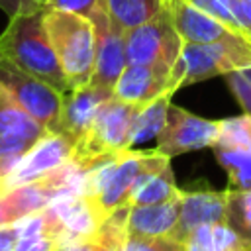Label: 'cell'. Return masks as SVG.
Returning <instances> with one entry per match:
<instances>
[{
    "mask_svg": "<svg viewBox=\"0 0 251 251\" xmlns=\"http://www.w3.org/2000/svg\"><path fill=\"white\" fill-rule=\"evenodd\" d=\"M112 96V92L96 86L86 84L78 88H71L63 94L61 100V114H59V126L57 131L67 133L75 139V143L88 131L90 124L94 122V116L98 108Z\"/></svg>",
    "mask_w": 251,
    "mask_h": 251,
    "instance_id": "14",
    "label": "cell"
},
{
    "mask_svg": "<svg viewBox=\"0 0 251 251\" xmlns=\"http://www.w3.org/2000/svg\"><path fill=\"white\" fill-rule=\"evenodd\" d=\"M180 47H182V39L175 29L167 4L151 20L126 31L127 63L165 65L173 69L175 61L180 55Z\"/></svg>",
    "mask_w": 251,
    "mask_h": 251,
    "instance_id": "6",
    "label": "cell"
},
{
    "mask_svg": "<svg viewBox=\"0 0 251 251\" xmlns=\"http://www.w3.org/2000/svg\"><path fill=\"white\" fill-rule=\"evenodd\" d=\"M226 218V190L212 188H180L178 222L169 235L180 243L188 231L204 224H218Z\"/></svg>",
    "mask_w": 251,
    "mask_h": 251,
    "instance_id": "13",
    "label": "cell"
},
{
    "mask_svg": "<svg viewBox=\"0 0 251 251\" xmlns=\"http://www.w3.org/2000/svg\"><path fill=\"white\" fill-rule=\"evenodd\" d=\"M43 16L45 4L37 0H31L14 12L0 33V55L65 94L71 90V84L51 47Z\"/></svg>",
    "mask_w": 251,
    "mask_h": 251,
    "instance_id": "1",
    "label": "cell"
},
{
    "mask_svg": "<svg viewBox=\"0 0 251 251\" xmlns=\"http://www.w3.org/2000/svg\"><path fill=\"white\" fill-rule=\"evenodd\" d=\"M57 251H98V245L94 239H86V241H78V243H71V245H65Z\"/></svg>",
    "mask_w": 251,
    "mask_h": 251,
    "instance_id": "28",
    "label": "cell"
},
{
    "mask_svg": "<svg viewBox=\"0 0 251 251\" xmlns=\"http://www.w3.org/2000/svg\"><path fill=\"white\" fill-rule=\"evenodd\" d=\"M43 24L71 88L90 84L96 57V31L92 20L88 16L45 6Z\"/></svg>",
    "mask_w": 251,
    "mask_h": 251,
    "instance_id": "2",
    "label": "cell"
},
{
    "mask_svg": "<svg viewBox=\"0 0 251 251\" xmlns=\"http://www.w3.org/2000/svg\"><path fill=\"white\" fill-rule=\"evenodd\" d=\"M27 2H31V0H0V8L8 14V18L14 14V12H18L24 4H27Z\"/></svg>",
    "mask_w": 251,
    "mask_h": 251,
    "instance_id": "29",
    "label": "cell"
},
{
    "mask_svg": "<svg viewBox=\"0 0 251 251\" xmlns=\"http://www.w3.org/2000/svg\"><path fill=\"white\" fill-rule=\"evenodd\" d=\"M206 14L218 18L229 29L251 41V16L241 0H188Z\"/></svg>",
    "mask_w": 251,
    "mask_h": 251,
    "instance_id": "20",
    "label": "cell"
},
{
    "mask_svg": "<svg viewBox=\"0 0 251 251\" xmlns=\"http://www.w3.org/2000/svg\"><path fill=\"white\" fill-rule=\"evenodd\" d=\"M226 82L239 102L241 110L251 116V67L249 69H239L233 73L226 75Z\"/></svg>",
    "mask_w": 251,
    "mask_h": 251,
    "instance_id": "24",
    "label": "cell"
},
{
    "mask_svg": "<svg viewBox=\"0 0 251 251\" xmlns=\"http://www.w3.org/2000/svg\"><path fill=\"white\" fill-rule=\"evenodd\" d=\"M251 67V43L243 39L186 43L182 41L180 55L171 69V88L176 92L182 86L202 82L214 76Z\"/></svg>",
    "mask_w": 251,
    "mask_h": 251,
    "instance_id": "3",
    "label": "cell"
},
{
    "mask_svg": "<svg viewBox=\"0 0 251 251\" xmlns=\"http://www.w3.org/2000/svg\"><path fill=\"white\" fill-rule=\"evenodd\" d=\"M180 194L159 204H129L127 237L157 239L169 237L178 222Z\"/></svg>",
    "mask_w": 251,
    "mask_h": 251,
    "instance_id": "15",
    "label": "cell"
},
{
    "mask_svg": "<svg viewBox=\"0 0 251 251\" xmlns=\"http://www.w3.org/2000/svg\"><path fill=\"white\" fill-rule=\"evenodd\" d=\"M75 153V139L63 131H45L16 163V167L0 178L4 190L14 186L31 182L59 169L67 161H71Z\"/></svg>",
    "mask_w": 251,
    "mask_h": 251,
    "instance_id": "8",
    "label": "cell"
},
{
    "mask_svg": "<svg viewBox=\"0 0 251 251\" xmlns=\"http://www.w3.org/2000/svg\"><path fill=\"white\" fill-rule=\"evenodd\" d=\"M224 222L251 245V190L226 188V218Z\"/></svg>",
    "mask_w": 251,
    "mask_h": 251,
    "instance_id": "22",
    "label": "cell"
},
{
    "mask_svg": "<svg viewBox=\"0 0 251 251\" xmlns=\"http://www.w3.org/2000/svg\"><path fill=\"white\" fill-rule=\"evenodd\" d=\"M4 192H6V190H4V188H2V184H0V196H2Z\"/></svg>",
    "mask_w": 251,
    "mask_h": 251,
    "instance_id": "31",
    "label": "cell"
},
{
    "mask_svg": "<svg viewBox=\"0 0 251 251\" xmlns=\"http://www.w3.org/2000/svg\"><path fill=\"white\" fill-rule=\"evenodd\" d=\"M167 8L171 12L175 29L178 31L180 39L186 43H214V41H235V39L247 41L245 37L229 29L226 24H222L218 18L206 14L188 0H167Z\"/></svg>",
    "mask_w": 251,
    "mask_h": 251,
    "instance_id": "11",
    "label": "cell"
},
{
    "mask_svg": "<svg viewBox=\"0 0 251 251\" xmlns=\"http://www.w3.org/2000/svg\"><path fill=\"white\" fill-rule=\"evenodd\" d=\"M37 2H41V4H45V2H47V0H37Z\"/></svg>",
    "mask_w": 251,
    "mask_h": 251,
    "instance_id": "32",
    "label": "cell"
},
{
    "mask_svg": "<svg viewBox=\"0 0 251 251\" xmlns=\"http://www.w3.org/2000/svg\"><path fill=\"white\" fill-rule=\"evenodd\" d=\"M96 31V57H94V73L92 84L112 92L114 84L127 65L126 57V31L110 20V16L102 10L100 4L88 14Z\"/></svg>",
    "mask_w": 251,
    "mask_h": 251,
    "instance_id": "9",
    "label": "cell"
},
{
    "mask_svg": "<svg viewBox=\"0 0 251 251\" xmlns=\"http://www.w3.org/2000/svg\"><path fill=\"white\" fill-rule=\"evenodd\" d=\"M180 245L182 251H251V245H247L226 222L194 227Z\"/></svg>",
    "mask_w": 251,
    "mask_h": 251,
    "instance_id": "17",
    "label": "cell"
},
{
    "mask_svg": "<svg viewBox=\"0 0 251 251\" xmlns=\"http://www.w3.org/2000/svg\"><path fill=\"white\" fill-rule=\"evenodd\" d=\"M243 4H245V8H247V12H249V16H251V0H241Z\"/></svg>",
    "mask_w": 251,
    "mask_h": 251,
    "instance_id": "30",
    "label": "cell"
},
{
    "mask_svg": "<svg viewBox=\"0 0 251 251\" xmlns=\"http://www.w3.org/2000/svg\"><path fill=\"white\" fill-rule=\"evenodd\" d=\"M165 92L175 94L171 88V67L127 63L114 84L112 96L127 104L143 106Z\"/></svg>",
    "mask_w": 251,
    "mask_h": 251,
    "instance_id": "10",
    "label": "cell"
},
{
    "mask_svg": "<svg viewBox=\"0 0 251 251\" xmlns=\"http://www.w3.org/2000/svg\"><path fill=\"white\" fill-rule=\"evenodd\" d=\"M45 131L0 84V157L24 155Z\"/></svg>",
    "mask_w": 251,
    "mask_h": 251,
    "instance_id": "12",
    "label": "cell"
},
{
    "mask_svg": "<svg viewBox=\"0 0 251 251\" xmlns=\"http://www.w3.org/2000/svg\"><path fill=\"white\" fill-rule=\"evenodd\" d=\"M14 251H57V241L49 235L20 237L14 245Z\"/></svg>",
    "mask_w": 251,
    "mask_h": 251,
    "instance_id": "25",
    "label": "cell"
},
{
    "mask_svg": "<svg viewBox=\"0 0 251 251\" xmlns=\"http://www.w3.org/2000/svg\"><path fill=\"white\" fill-rule=\"evenodd\" d=\"M218 163L227 173V188L251 190V149L212 147Z\"/></svg>",
    "mask_w": 251,
    "mask_h": 251,
    "instance_id": "21",
    "label": "cell"
},
{
    "mask_svg": "<svg viewBox=\"0 0 251 251\" xmlns=\"http://www.w3.org/2000/svg\"><path fill=\"white\" fill-rule=\"evenodd\" d=\"M98 4L114 24L127 31L157 16L167 0H98Z\"/></svg>",
    "mask_w": 251,
    "mask_h": 251,
    "instance_id": "18",
    "label": "cell"
},
{
    "mask_svg": "<svg viewBox=\"0 0 251 251\" xmlns=\"http://www.w3.org/2000/svg\"><path fill=\"white\" fill-rule=\"evenodd\" d=\"M220 135V120L196 116L171 102L167 122L157 135V151L167 157H178L188 151L214 147Z\"/></svg>",
    "mask_w": 251,
    "mask_h": 251,
    "instance_id": "7",
    "label": "cell"
},
{
    "mask_svg": "<svg viewBox=\"0 0 251 251\" xmlns=\"http://www.w3.org/2000/svg\"><path fill=\"white\" fill-rule=\"evenodd\" d=\"M0 84L47 131H57L63 94L0 55Z\"/></svg>",
    "mask_w": 251,
    "mask_h": 251,
    "instance_id": "5",
    "label": "cell"
},
{
    "mask_svg": "<svg viewBox=\"0 0 251 251\" xmlns=\"http://www.w3.org/2000/svg\"><path fill=\"white\" fill-rule=\"evenodd\" d=\"M216 145L233 147V149H251V116L243 112L241 116L220 120V135Z\"/></svg>",
    "mask_w": 251,
    "mask_h": 251,
    "instance_id": "23",
    "label": "cell"
},
{
    "mask_svg": "<svg viewBox=\"0 0 251 251\" xmlns=\"http://www.w3.org/2000/svg\"><path fill=\"white\" fill-rule=\"evenodd\" d=\"M171 98H173V94L165 92V94L153 98L151 102L139 106V110L133 118V124H131L129 149L137 143L155 139L161 133V129L167 122V112H169V106H171Z\"/></svg>",
    "mask_w": 251,
    "mask_h": 251,
    "instance_id": "19",
    "label": "cell"
},
{
    "mask_svg": "<svg viewBox=\"0 0 251 251\" xmlns=\"http://www.w3.org/2000/svg\"><path fill=\"white\" fill-rule=\"evenodd\" d=\"M98 0H47L45 6L53 10H63V12H73L80 16H88L96 8Z\"/></svg>",
    "mask_w": 251,
    "mask_h": 251,
    "instance_id": "26",
    "label": "cell"
},
{
    "mask_svg": "<svg viewBox=\"0 0 251 251\" xmlns=\"http://www.w3.org/2000/svg\"><path fill=\"white\" fill-rule=\"evenodd\" d=\"M137 110L139 106L110 96L98 108L88 131L75 143L73 159L86 165L96 157L127 151L131 124Z\"/></svg>",
    "mask_w": 251,
    "mask_h": 251,
    "instance_id": "4",
    "label": "cell"
},
{
    "mask_svg": "<svg viewBox=\"0 0 251 251\" xmlns=\"http://www.w3.org/2000/svg\"><path fill=\"white\" fill-rule=\"evenodd\" d=\"M180 194L175 182V173L171 163L165 167H153L143 171L131 188L129 204H159Z\"/></svg>",
    "mask_w": 251,
    "mask_h": 251,
    "instance_id": "16",
    "label": "cell"
},
{
    "mask_svg": "<svg viewBox=\"0 0 251 251\" xmlns=\"http://www.w3.org/2000/svg\"><path fill=\"white\" fill-rule=\"evenodd\" d=\"M18 241V233L12 224L0 226V251H14V245Z\"/></svg>",
    "mask_w": 251,
    "mask_h": 251,
    "instance_id": "27",
    "label": "cell"
}]
</instances>
